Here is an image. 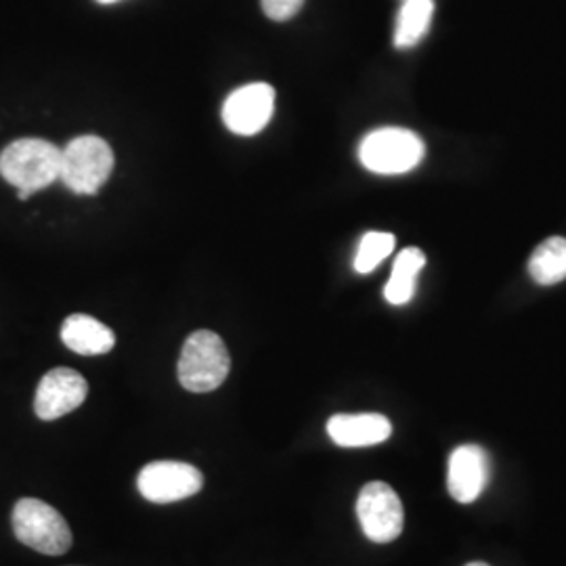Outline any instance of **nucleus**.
Instances as JSON below:
<instances>
[{
    "instance_id": "1",
    "label": "nucleus",
    "mask_w": 566,
    "mask_h": 566,
    "mask_svg": "<svg viewBox=\"0 0 566 566\" xmlns=\"http://www.w3.org/2000/svg\"><path fill=\"white\" fill-rule=\"evenodd\" d=\"M60 175L61 149L44 139H18L0 154V177L20 189V200L57 181Z\"/></svg>"
},
{
    "instance_id": "2",
    "label": "nucleus",
    "mask_w": 566,
    "mask_h": 566,
    "mask_svg": "<svg viewBox=\"0 0 566 566\" xmlns=\"http://www.w3.org/2000/svg\"><path fill=\"white\" fill-rule=\"evenodd\" d=\"M231 357L223 338L210 329L193 332L182 344L179 382L189 392H210L223 385Z\"/></svg>"
},
{
    "instance_id": "3",
    "label": "nucleus",
    "mask_w": 566,
    "mask_h": 566,
    "mask_svg": "<svg viewBox=\"0 0 566 566\" xmlns=\"http://www.w3.org/2000/svg\"><path fill=\"white\" fill-rule=\"evenodd\" d=\"M114 170V151L102 137H78L61 149V181L78 196H95Z\"/></svg>"
},
{
    "instance_id": "4",
    "label": "nucleus",
    "mask_w": 566,
    "mask_h": 566,
    "mask_svg": "<svg viewBox=\"0 0 566 566\" xmlns=\"http://www.w3.org/2000/svg\"><path fill=\"white\" fill-rule=\"evenodd\" d=\"M422 139L397 126H386L369 133L359 147V160L376 175H405L424 160Z\"/></svg>"
},
{
    "instance_id": "5",
    "label": "nucleus",
    "mask_w": 566,
    "mask_h": 566,
    "mask_svg": "<svg viewBox=\"0 0 566 566\" xmlns=\"http://www.w3.org/2000/svg\"><path fill=\"white\" fill-rule=\"evenodd\" d=\"M13 531L23 546L46 556H61L72 546V531L65 518L34 497H23L13 507Z\"/></svg>"
},
{
    "instance_id": "6",
    "label": "nucleus",
    "mask_w": 566,
    "mask_h": 566,
    "mask_svg": "<svg viewBox=\"0 0 566 566\" xmlns=\"http://www.w3.org/2000/svg\"><path fill=\"white\" fill-rule=\"evenodd\" d=\"M357 516L365 537L376 544H390L403 533V504L395 489L382 481L367 483L361 489Z\"/></svg>"
},
{
    "instance_id": "7",
    "label": "nucleus",
    "mask_w": 566,
    "mask_h": 566,
    "mask_svg": "<svg viewBox=\"0 0 566 566\" xmlns=\"http://www.w3.org/2000/svg\"><path fill=\"white\" fill-rule=\"evenodd\" d=\"M137 485L145 500L154 504H172L200 493L203 476L196 465L164 460L143 465Z\"/></svg>"
},
{
    "instance_id": "8",
    "label": "nucleus",
    "mask_w": 566,
    "mask_h": 566,
    "mask_svg": "<svg viewBox=\"0 0 566 566\" xmlns=\"http://www.w3.org/2000/svg\"><path fill=\"white\" fill-rule=\"evenodd\" d=\"M275 112V88L264 82H252L233 91L223 105L224 126L242 137L264 130Z\"/></svg>"
},
{
    "instance_id": "9",
    "label": "nucleus",
    "mask_w": 566,
    "mask_h": 566,
    "mask_svg": "<svg viewBox=\"0 0 566 566\" xmlns=\"http://www.w3.org/2000/svg\"><path fill=\"white\" fill-rule=\"evenodd\" d=\"M86 395L88 385L76 369L57 367L42 376L34 399V411L44 422H53L81 407Z\"/></svg>"
},
{
    "instance_id": "10",
    "label": "nucleus",
    "mask_w": 566,
    "mask_h": 566,
    "mask_svg": "<svg viewBox=\"0 0 566 566\" xmlns=\"http://www.w3.org/2000/svg\"><path fill=\"white\" fill-rule=\"evenodd\" d=\"M489 455L485 449L479 446L458 447L447 468V489L451 497L460 504H472L481 497L489 483Z\"/></svg>"
},
{
    "instance_id": "11",
    "label": "nucleus",
    "mask_w": 566,
    "mask_h": 566,
    "mask_svg": "<svg viewBox=\"0 0 566 566\" xmlns=\"http://www.w3.org/2000/svg\"><path fill=\"white\" fill-rule=\"evenodd\" d=\"M327 434L346 449L380 446L390 439L392 424L382 413H338L329 418Z\"/></svg>"
},
{
    "instance_id": "12",
    "label": "nucleus",
    "mask_w": 566,
    "mask_h": 566,
    "mask_svg": "<svg viewBox=\"0 0 566 566\" xmlns=\"http://www.w3.org/2000/svg\"><path fill=\"white\" fill-rule=\"evenodd\" d=\"M61 340L70 350L84 357H93L109 353L116 344V336L107 325L97 322L95 317L74 313L61 325Z\"/></svg>"
},
{
    "instance_id": "13",
    "label": "nucleus",
    "mask_w": 566,
    "mask_h": 566,
    "mask_svg": "<svg viewBox=\"0 0 566 566\" xmlns=\"http://www.w3.org/2000/svg\"><path fill=\"white\" fill-rule=\"evenodd\" d=\"M424 252L420 248H405L403 252H399L395 266H392V275L386 283V301L397 304V306L409 303L416 292L418 273L424 269Z\"/></svg>"
},
{
    "instance_id": "14",
    "label": "nucleus",
    "mask_w": 566,
    "mask_h": 566,
    "mask_svg": "<svg viewBox=\"0 0 566 566\" xmlns=\"http://www.w3.org/2000/svg\"><path fill=\"white\" fill-rule=\"evenodd\" d=\"M434 13L432 0H403V9L397 20L395 32V46L397 49H411L422 41L430 28Z\"/></svg>"
},
{
    "instance_id": "15",
    "label": "nucleus",
    "mask_w": 566,
    "mask_h": 566,
    "mask_svg": "<svg viewBox=\"0 0 566 566\" xmlns=\"http://www.w3.org/2000/svg\"><path fill=\"white\" fill-rule=\"evenodd\" d=\"M528 273L539 285H554L566 280L565 238H549L542 243L528 261Z\"/></svg>"
},
{
    "instance_id": "16",
    "label": "nucleus",
    "mask_w": 566,
    "mask_h": 566,
    "mask_svg": "<svg viewBox=\"0 0 566 566\" xmlns=\"http://www.w3.org/2000/svg\"><path fill=\"white\" fill-rule=\"evenodd\" d=\"M395 243L397 240L392 233H385V231L365 233L364 240L359 243L357 256H355V271L361 275L371 273L378 264L392 254Z\"/></svg>"
},
{
    "instance_id": "17",
    "label": "nucleus",
    "mask_w": 566,
    "mask_h": 566,
    "mask_svg": "<svg viewBox=\"0 0 566 566\" xmlns=\"http://www.w3.org/2000/svg\"><path fill=\"white\" fill-rule=\"evenodd\" d=\"M264 15L273 21L292 20L303 9L304 0H261Z\"/></svg>"
},
{
    "instance_id": "18",
    "label": "nucleus",
    "mask_w": 566,
    "mask_h": 566,
    "mask_svg": "<svg viewBox=\"0 0 566 566\" xmlns=\"http://www.w3.org/2000/svg\"><path fill=\"white\" fill-rule=\"evenodd\" d=\"M99 4H116V2H120V0H97Z\"/></svg>"
},
{
    "instance_id": "19",
    "label": "nucleus",
    "mask_w": 566,
    "mask_h": 566,
    "mask_svg": "<svg viewBox=\"0 0 566 566\" xmlns=\"http://www.w3.org/2000/svg\"><path fill=\"white\" fill-rule=\"evenodd\" d=\"M465 566H489V565H485V563H470V565H465Z\"/></svg>"
}]
</instances>
